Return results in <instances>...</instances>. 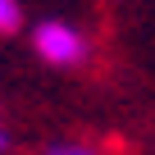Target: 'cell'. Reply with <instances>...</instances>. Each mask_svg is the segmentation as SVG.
Here are the masks:
<instances>
[{
  "mask_svg": "<svg viewBox=\"0 0 155 155\" xmlns=\"http://www.w3.org/2000/svg\"><path fill=\"white\" fill-rule=\"evenodd\" d=\"M32 55L50 68H82L91 59V41L68 18H41L32 28Z\"/></svg>",
  "mask_w": 155,
  "mask_h": 155,
  "instance_id": "6da1fadb",
  "label": "cell"
},
{
  "mask_svg": "<svg viewBox=\"0 0 155 155\" xmlns=\"http://www.w3.org/2000/svg\"><path fill=\"white\" fill-rule=\"evenodd\" d=\"M41 155H105V150L87 137H59V141H46Z\"/></svg>",
  "mask_w": 155,
  "mask_h": 155,
  "instance_id": "7a4b0ae2",
  "label": "cell"
},
{
  "mask_svg": "<svg viewBox=\"0 0 155 155\" xmlns=\"http://www.w3.org/2000/svg\"><path fill=\"white\" fill-rule=\"evenodd\" d=\"M23 28V5L18 0H0V37H14Z\"/></svg>",
  "mask_w": 155,
  "mask_h": 155,
  "instance_id": "3957f363",
  "label": "cell"
}]
</instances>
